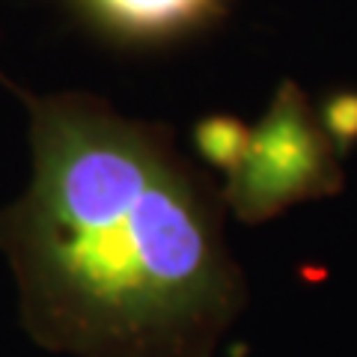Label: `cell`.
<instances>
[{"label": "cell", "instance_id": "4", "mask_svg": "<svg viewBox=\"0 0 357 357\" xmlns=\"http://www.w3.org/2000/svg\"><path fill=\"white\" fill-rule=\"evenodd\" d=\"M250 143V128L241 119L227 114H211L197 122L194 128V146L203 155V161L218 167L223 173H232L241 164Z\"/></svg>", "mask_w": 357, "mask_h": 357}, {"label": "cell", "instance_id": "2", "mask_svg": "<svg viewBox=\"0 0 357 357\" xmlns=\"http://www.w3.org/2000/svg\"><path fill=\"white\" fill-rule=\"evenodd\" d=\"M333 152L304 93L286 81L259 126L250 128L248 152L227 176L220 197L244 223H262L295 203L331 197L342 185Z\"/></svg>", "mask_w": 357, "mask_h": 357}, {"label": "cell", "instance_id": "1", "mask_svg": "<svg viewBox=\"0 0 357 357\" xmlns=\"http://www.w3.org/2000/svg\"><path fill=\"white\" fill-rule=\"evenodd\" d=\"M0 81L30 116V185L0 211L24 331L72 357H211L248 295L223 197L161 126Z\"/></svg>", "mask_w": 357, "mask_h": 357}, {"label": "cell", "instance_id": "3", "mask_svg": "<svg viewBox=\"0 0 357 357\" xmlns=\"http://www.w3.org/2000/svg\"><path fill=\"white\" fill-rule=\"evenodd\" d=\"M77 15L119 42H167L206 27L227 0H69Z\"/></svg>", "mask_w": 357, "mask_h": 357}, {"label": "cell", "instance_id": "5", "mask_svg": "<svg viewBox=\"0 0 357 357\" xmlns=\"http://www.w3.org/2000/svg\"><path fill=\"white\" fill-rule=\"evenodd\" d=\"M319 126L328 134L331 146L337 152H349L357 143V93H333L325 98L319 114Z\"/></svg>", "mask_w": 357, "mask_h": 357}]
</instances>
